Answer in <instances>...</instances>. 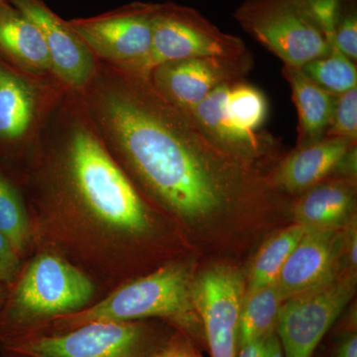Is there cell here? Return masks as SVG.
<instances>
[{
    "instance_id": "obj_1",
    "label": "cell",
    "mask_w": 357,
    "mask_h": 357,
    "mask_svg": "<svg viewBox=\"0 0 357 357\" xmlns=\"http://www.w3.org/2000/svg\"><path fill=\"white\" fill-rule=\"evenodd\" d=\"M86 119L84 112L69 119L13 180L29 213L33 252L62 256L102 298L176 259L178 227L136 189Z\"/></svg>"
},
{
    "instance_id": "obj_2",
    "label": "cell",
    "mask_w": 357,
    "mask_h": 357,
    "mask_svg": "<svg viewBox=\"0 0 357 357\" xmlns=\"http://www.w3.org/2000/svg\"><path fill=\"white\" fill-rule=\"evenodd\" d=\"M81 93L109 153L178 229H199L273 201L262 169L215 145L149 77L117 67L96 70Z\"/></svg>"
},
{
    "instance_id": "obj_3",
    "label": "cell",
    "mask_w": 357,
    "mask_h": 357,
    "mask_svg": "<svg viewBox=\"0 0 357 357\" xmlns=\"http://www.w3.org/2000/svg\"><path fill=\"white\" fill-rule=\"evenodd\" d=\"M194 283L191 264L176 258L121 284L86 309L54 319L33 335L66 332L91 321L159 319L189 337L199 349H206Z\"/></svg>"
},
{
    "instance_id": "obj_4",
    "label": "cell",
    "mask_w": 357,
    "mask_h": 357,
    "mask_svg": "<svg viewBox=\"0 0 357 357\" xmlns=\"http://www.w3.org/2000/svg\"><path fill=\"white\" fill-rule=\"evenodd\" d=\"M100 298L88 275L64 257L34 251L0 305V347L31 337L54 319L82 311Z\"/></svg>"
},
{
    "instance_id": "obj_5",
    "label": "cell",
    "mask_w": 357,
    "mask_h": 357,
    "mask_svg": "<svg viewBox=\"0 0 357 357\" xmlns=\"http://www.w3.org/2000/svg\"><path fill=\"white\" fill-rule=\"evenodd\" d=\"M175 332L159 319L91 321L13 340L0 349L34 357H153Z\"/></svg>"
},
{
    "instance_id": "obj_6",
    "label": "cell",
    "mask_w": 357,
    "mask_h": 357,
    "mask_svg": "<svg viewBox=\"0 0 357 357\" xmlns=\"http://www.w3.org/2000/svg\"><path fill=\"white\" fill-rule=\"evenodd\" d=\"M248 52L243 39L222 32L196 9L167 2L157 7L149 54L129 72L148 77L164 63L199 57H239Z\"/></svg>"
},
{
    "instance_id": "obj_7",
    "label": "cell",
    "mask_w": 357,
    "mask_h": 357,
    "mask_svg": "<svg viewBox=\"0 0 357 357\" xmlns=\"http://www.w3.org/2000/svg\"><path fill=\"white\" fill-rule=\"evenodd\" d=\"M234 17L284 65L303 67L332 51L323 33L294 0H245Z\"/></svg>"
},
{
    "instance_id": "obj_8",
    "label": "cell",
    "mask_w": 357,
    "mask_h": 357,
    "mask_svg": "<svg viewBox=\"0 0 357 357\" xmlns=\"http://www.w3.org/2000/svg\"><path fill=\"white\" fill-rule=\"evenodd\" d=\"M356 292V275L337 279L284 301L277 335L284 357H312Z\"/></svg>"
},
{
    "instance_id": "obj_9",
    "label": "cell",
    "mask_w": 357,
    "mask_h": 357,
    "mask_svg": "<svg viewBox=\"0 0 357 357\" xmlns=\"http://www.w3.org/2000/svg\"><path fill=\"white\" fill-rule=\"evenodd\" d=\"M157 7L158 3L133 2L112 13L67 22L91 53L132 70L151 49Z\"/></svg>"
},
{
    "instance_id": "obj_10",
    "label": "cell",
    "mask_w": 357,
    "mask_h": 357,
    "mask_svg": "<svg viewBox=\"0 0 357 357\" xmlns=\"http://www.w3.org/2000/svg\"><path fill=\"white\" fill-rule=\"evenodd\" d=\"M245 290L246 278L232 266L215 265L195 275V302L211 357H237Z\"/></svg>"
},
{
    "instance_id": "obj_11",
    "label": "cell",
    "mask_w": 357,
    "mask_h": 357,
    "mask_svg": "<svg viewBox=\"0 0 357 357\" xmlns=\"http://www.w3.org/2000/svg\"><path fill=\"white\" fill-rule=\"evenodd\" d=\"M252 65L250 52L239 57L184 59L157 66L148 77L160 95L188 114L220 84L243 79Z\"/></svg>"
},
{
    "instance_id": "obj_12",
    "label": "cell",
    "mask_w": 357,
    "mask_h": 357,
    "mask_svg": "<svg viewBox=\"0 0 357 357\" xmlns=\"http://www.w3.org/2000/svg\"><path fill=\"white\" fill-rule=\"evenodd\" d=\"M342 229L307 230L277 279L283 301L321 287L344 273Z\"/></svg>"
},
{
    "instance_id": "obj_13",
    "label": "cell",
    "mask_w": 357,
    "mask_h": 357,
    "mask_svg": "<svg viewBox=\"0 0 357 357\" xmlns=\"http://www.w3.org/2000/svg\"><path fill=\"white\" fill-rule=\"evenodd\" d=\"M43 34L50 54L52 72L74 91H81L95 76L93 54L83 40L43 0H9Z\"/></svg>"
},
{
    "instance_id": "obj_14",
    "label": "cell",
    "mask_w": 357,
    "mask_h": 357,
    "mask_svg": "<svg viewBox=\"0 0 357 357\" xmlns=\"http://www.w3.org/2000/svg\"><path fill=\"white\" fill-rule=\"evenodd\" d=\"M356 142L344 138H324L282 157L265 175L277 194L299 196L335 175L337 166Z\"/></svg>"
},
{
    "instance_id": "obj_15",
    "label": "cell",
    "mask_w": 357,
    "mask_h": 357,
    "mask_svg": "<svg viewBox=\"0 0 357 357\" xmlns=\"http://www.w3.org/2000/svg\"><path fill=\"white\" fill-rule=\"evenodd\" d=\"M356 178L333 175L295 197L294 222L307 229H342L356 218Z\"/></svg>"
},
{
    "instance_id": "obj_16",
    "label": "cell",
    "mask_w": 357,
    "mask_h": 357,
    "mask_svg": "<svg viewBox=\"0 0 357 357\" xmlns=\"http://www.w3.org/2000/svg\"><path fill=\"white\" fill-rule=\"evenodd\" d=\"M282 74L290 86L297 109L298 137L295 148L309 146L324 139L332 121L337 96L314 83L302 67L284 65Z\"/></svg>"
},
{
    "instance_id": "obj_17",
    "label": "cell",
    "mask_w": 357,
    "mask_h": 357,
    "mask_svg": "<svg viewBox=\"0 0 357 357\" xmlns=\"http://www.w3.org/2000/svg\"><path fill=\"white\" fill-rule=\"evenodd\" d=\"M0 57L30 72H52L41 30L9 1L0 4Z\"/></svg>"
},
{
    "instance_id": "obj_18",
    "label": "cell",
    "mask_w": 357,
    "mask_h": 357,
    "mask_svg": "<svg viewBox=\"0 0 357 357\" xmlns=\"http://www.w3.org/2000/svg\"><path fill=\"white\" fill-rule=\"evenodd\" d=\"M36 107L31 84L0 61V143L25 139L34 123Z\"/></svg>"
},
{
    "instance_id": "obj_19",
    "label": "cell",
    "mask_w": 357,
    "mask_h": 357,
    "mask_svg": "<svg viewBox=\"0 0 357 357\" xmlns=\"http://www.w3.org/2000/svg\"><path fill=\"white\" fill-rule=\"evenodd\" d=\"M283 302L277 283L246 289L239 317V347L276 333Z\"/></svg>"
},
{
    "instance_id": "obj_20",
    "label": "cell",
    "mask_w": 357,
    "mask_h": 357,
    "mask_svg": "<svg viewBox=\"0 0 357 357\" xmlns=\"http://www.w3.org/2000/svg\"><path fill=\"white\" fill-rule=\"evenodd\" d=\"M307 230L304 225L294 222L272 234L251 263L246 289L252 290L276 283L282 268Z\"/></svg>"
},
{
    "instance_id": "obj_21",
    "label": "cell",
    "mask_w": 357,
    "mask_h": 357,
    "mask_svg": "<svg viewBox=\"0 0 357 357\" xmlns=\"http://www.w3.org/2000/svg\"><path fill=\"white\" fill-rule=\"evenodd\" d=\"M0 230L23 259L33 253L31 223L24 197L13 177L0 168Z\"/></svg>"
},
{
    "instance_id": "obj_22",
    "label": "cell",
    "mask_w": 357,
    "mask_h": 357,
    "mask_svg": "<svg viewBox=\"0 0 357 357\" xmlns=\"http://www.w3.org/2000/svg\"><path fill=\"white\" fill-rule=\"evenodd\" d=\"M227 112L230 121L243 132L256 135L263 132L268 102L259 89L243 79L230 83L227 98Z\"/></svg>"
},
{
    "instance_id": "obj_23",
    "label": "cell",
    "mask_w": 357,
    "mask_h": 357,
    "mask_svg": "<svg viewBox=\"0 0 357 357\" xmlns=\"http://www.w3.org/2000/svg\"><path fill=\"white\" fill-rule=\"evenodd\" d=\"M302 69L314 83L335 95L340 96L357 88L356 63L337 49H332L328 55L307 63Z\"/></svg>"
},
{
    "instance_id": "obj_24",
    "label": "cell",
    "mask_w": 357,
    "mask_h": 357,
    "mask_svg": "<svg viewBox=\"0 0 357 357\" xmlns=\"http://www.w3.org/2000/svg\"><path fill=\"white\" fill-rule=\"evenodd\" d=\"M323 33L333 49L337 25L347 13L357 10V0H294Z\"/></svg>"
},
{
    "instance_id": "obj_25",
    "label": "cell",
    "mask_w": 357,
    "mask_h": 357,
    "mask_svg": "<svg viewBox=\"0 0 357 357\" xmlns=\"http://www.w3.org/2000/svg\"><path fill=\"white\" fill-rule=\"evenodd\" d=\"M324 138H344L357 143V88L337 96L332 121Z\"/></svg>"
},
{
    "instance_id": "obj_26",
    "label": "cell",
    "mask_w": 357,
    "mask_h": 357,
    "mask_svg": "<svg viewBox=\"0 0 357 357\" xmlns=\"http://www.w3.org/2000/svg\"><path fill=\"white\" fill-rule=\"evenodd\" d=\"M333 49H337L352 62H357V10L347 13L337 25Z\"/></svg>"
},
{
    "instance_id": "obj_27",
    "label": "cell",
    "mask_w": 357,
    "mask_h": 357,
    "mask_svg": "<svg viewBox=\"0 0 357 357\" xmlns=\"http://www.w3.org/2000/svg\"><path fill=\"white\" fill-rule=\"evenodd\" d=\"M24 259L0 230V283L10 285L20 274Z\"/></svg>"
},
{
    "instance_id": "obj_28",
    "label": "cell",
    "mask_w": 357,
    "mask_h": 357,
    "mask_svg": "<svg viewBox=\"0 0 357 357\" xmlns=\"http://www.w3.org/2000/svg\"><path fill=\"white\" fill-rule=\"evenodd\" d=\"M153 357H202L199 349L189 337L177 332L171 335L168 342Z\"/></svg>"
},
{
    "instance_id": "obj_29",
    "label": "cell",
    "mask_w": 357,
    "mask_h": 357,
    "mask_svg": "<svg viewBox=\"0 0 357 357\" xmlns=\"http://www.w3.org/2000/svg\"><path fill=\"white\" fill-rule=\"evenodd\" d=\"M330 357H357L356 319L349 321L338 333L333 340Z\"/></svg>"
},
{
    "instance_id": "obj_30",
    "label": "cell",
    "mask_w": 357,
    "mask_h": 357,
    "mask_svg": "<svg viewBox=\"0 0 357 357\" xmlns=\"http://www.w3.org/2000/svg\"><path fill=\"white\" fill-rule=\"evenodd\" d=\"M342 230L344 267L347 273L357 274V220H351Z\"/></svg>"
},
{
    "instance_id": "obj_31",
    "label": "cell",
    "mask_w": 357,
    "mask_h": 357,
    "mask_svg": "<svg viewBox=\"0 0 357 357\" xmlns=\"http://www.w3.org/2000/svg\"><path fill=\"white\" fill-rule=\"evenodd\" d=\"M261 342H251L239 347L237 357H261Z\"/></svg>"
},
{
    "instance_id": "obj_32",
    "label": "cell",
    "mask_w": 357,
    "mask_h": 357,
    "mask_svg": "<svg viewBox=\"0 0 357 357\" xmlns=\"http://www.w3.org/2000/svg\"><path fill=\"white\" fill-rule=\"evenodd\" d=\"M0 357H34L27 356V354H20V352L6 351V349H0Z\"/></svg>"
},
{
    "instance_id": "obj_33",
    "label": "cell",
    "mask_w": 357,
    "mask_h": 357,
    "mask_svg": "<svg viewBox=\"0 0 357 357\" xmlns=\"http://www.w3.org/2000/svg\"><path fill=\"white\" fill-rule=\"evenodd\" d=\"M8 289V284L0 283V305H1L3 300L6 299Z\"/></svg>"
},
{
    "instance_id": "obj_34",
    "label": "cell",
    "mask_w": 357,
    "mask_h": 357,
    "mask_svg": "<svg viewBox=\"0 0 357 357\" xmlns=\"http://www.w3.org/2000/svg\"><path fill=\"white\" fill-rule=\"evenodd\" d=\"M9 1V0H0V4L4 3V2Z\"/></svg>"
}]
</instances>
